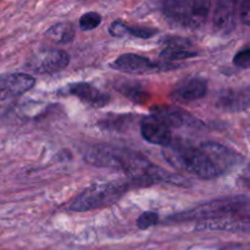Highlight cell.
<instances>
[{"instance_id": "obj_1", "label": "cell", "mask_w": 250, "mask_h": 250, "mask_svg": "<svg viewBox=\"0 0 250 250\" xmlns=\"http://www.w3.org/2000/svg\"><path fill=\"white\" fill-rule=\"evenodd\" d=\"M84 160L97 167L124 171L133 186H150L165 181L173 185H183L185 180L173 176L164 168L151 164L141 153L110 144H95L84 154Z\"/></svg>"}, {"instance_id": "obj_2", "label": "cell", "mask_w": 250, "mask_h": 250, "mask_svg": "<svg viewBox=\"0 0 250 250\" xmlns=\"http://www.w3.org/2000/svg\"><path fill=\"white\" fill-rule=\"evenodd\" d=\"M164 158L176 168L187 171L203 180H212L221 176V171L216 167L211 159L204 150L185 144L183 142L175 143L171 141L167 146H164Z\"/></svg>"}, {"instance_id": "obj_3", "label": "cell", "mask_w": 250, "mask_h": 250, "mask_svg": "<svg viewBox=\"0 0 250 250\" xmlns=\"http://www.w3.org/2000/svg\"><path fill=\"white\" fill-rule=\"evenodd\" d=\"M210 0H163L161 10L168 23L183 29L204 26L210 14Z\"/></svg>"}, {"instance_id": "obj_4", "label": "cell", "mask_w": 250, "mask_h": 250, "mask_svg": "<svg viewBox=\"0 0 250 250\" xmlns=\"http://www.w3.org/2000/svg\"><path fill=\"white\" fill-rule=\"evenodd\" d=\"M132 186L133 185L131 181L95 183L83 189L72 200L70 204V210L76 212H85L110 207L119 202Z\"/></svg>"}, {"instance_id": "obj_5", "label": "cell", "mask_w": 250, "mask_h": 250, "mask_svg": "<svg viewBox=\"0 0 250 250\" xmlns=\"http://www.w3.org/2000/svg\"><path fill=\"white\" fill-rule=\"evenodd\" d=\"M248 208L249 200L244 195L226 197L212 200L207 204H202L194 209L188 210V211L173 215L170 217V220L177 222L190 221V220L205 221V220L219 219V217L229 216V215L248 214Z\"/></svg>"}, {"instance_id": "obj_6", "label": "cell", "mask_w": 250, "mask_h": 250, "mask_svg": "<svg viewBox=\"0 0 250 250\" xmlns=\"http://www.w3.org/2000/svg\"><path fill=\"white\" fill-rule=\"evenodd\" d=\"M110 67L122 73L128 75H143V73L161 72V71L173 70L180 67L178 63L164 61V62H154L146 56L138 54L127 53L120 55L114 62L110 63Z\"/></svg>"}, {"instance_id": "obj_7", "label": "cell", "mask_w": 250, "mask_h": 250, "mask_svg": "<svg viewBox=\"0 0 250 250\" xmlns=\"http://www.w3.org/2000/svg\"><path fill=\"white\" fill-rule=\"evenodd\" d=\"M70 63V55L62 49H45L32 56L26 63L27 70L38 75H51L65 70Z\"/></svg>"}, {"instance_id": "obj_8", "label": "cell", "mask_w": 250, "mask_h": 250, "mask_svg": "<svg viewBox=\"0 0 250 250\" xmlns=\"http://www.w3.org/2000/svg\"><path fill=\"white\" fill-rule=\"evenodd\" d=\"M36 84V78L28 73L0 75V105L24 94Z\"/></svg>"}, {"instance_id": "obj_9", "label": "cell", "mask_w": 250, "mask_h": 250, "mask_svg": "<svg viewBox=\"0 0 250 250\" xmlns=\"http://www.w3.org/2000/svg\"><path fill=\"white\" fill-rule=\"evenodd\" d=\"M141 134L148 143L154 146H167L172 141L170 127L153 114L142 119Z\"/></svg>"}, {"instance_id": "obj_10", "label": "cell", "mask_w": 250, "mask_h": 250, "mask_svg": "<svg viewBox=\"0 0 250 250\" xmlns=\"http://www.w3.org/2000/svg\"><path fill=\"white\" fill-rule=\"evenodd\" d=\"M200 149L204 150L209 155L212 163L216 165V167L221 171V173L229 172L234 166L239 165L242 161V155L237 151L232 150L229 146H222L219 143H212V142H207L200 146Z\"/></svg>"}, {"instance_id": "obj_11", "label": "cell", "mask_w": 250, "mask_h": 250, "mask_svg": "<svg viewBox=\"0 0 250 250\" xmlns=\"http://www.w3.org/2000/svg\"><path fill=\"white\" fill-rule=\"evenodd\" d=\"M208 92V83L204 78L192 77L182 81L171 92L170 98L180 104H188L205 97Z\"/></svg>"}, {"instance_id": "obj_12", "label": "cell", "mask_w": 250, "mask_h": 250, "mask_svg": "<svg viewBox=\"0 0 250 250\" xmlns=\"http://www.w3.org/2000/svg\"><path fill=\"white\" fill-rule=\"evenodd\" d=\"M151 114L165 122L170 128H180L182 126H194L198 120L189 112L178 106L171 105H158L151 109Z\"/></svg>"}, {"instance_id": "obj_13", "label": "cell", "mask_w": 250, "mask_h": 250, "mask_svg": "<svg viewBox=\"0 0 250 250\" xmlns=\"http://www.w3.org/2000/svg\"><path fill=\"white\" fill-rule=\"evenodd\" d=\"M239 0H219L214 12V27L221 33H231L236 27Z\"/></svg>"}, {"instance_id": "obj_14", "label": "cell", "mask_w": 250, "mask_h": 250, "mask_svg": "<svg viewBox=\"0 0 250 250\" xmlns=\"http://www.w3.org/2000/svg\"><path fill=\"white\" fill-rule=\"evenodd\" d=\"M249 89H226L222 90L216 99V107L227 112L246 111L249 107Z\"/></svg>"}, {"instance_id": "obj_15", "label": "cell", "mask_w": 250, "mask_h": 250, "mask_svg": "<svg viewBox=\"0 0 250 250\" xmlns=\"http://www.w3.org/2000/svg\"><path fill=\"white\" fill-rule=\"evenodd\" d=\"M70 94L75 95L85 104L93 107H104L110 102V95L102 92L94 85L85 82H78L70 84L68 87Z\"/></svg>"}, {"instance_id": "obj_16", "label": "cell", "mask_w": 250, "mask_h": 250, "mask_svg": "<svg viewBox=\"0 0 250 250\" xmlns=\"http://www.w3.org/2000/svg\"><path fill=\"white\" fill-rule=\"evenodd\" d=\"M198 229H212V231H249L248 215H229L219 219L200 221Z\"/></svg>"}, {"instance_id": "obj_17", "label": "cell", "mask_w": 250, "mask_h": 250, "mask_svg": "<svg viewBox=\"0 0 250 250\" xmlns=\"http://www.w3.org/2000/svg\"><path fill=\"white\" fill-rule=\"evenodd\" d=\"M164 61L177 62L187 59L197 58V51L192 50V43L183 38H170L166 42V48L160 53Z\"/></svg>"}, {"instance_id": "obj_18", "label": "cell", "mask_w": 250, "mask_h": 250, "mask_svg": "<svg viewBox=\"0 0 250 250\" xmlns=\"http://www.w3.org/2000/svg\"><path fill=\"white\" fill-rule=\"evenodd\" d=\"M110 36L122 38V37L131 36L134 38L149 39L159 33L158 29L150 28V27H132L126 24L122 21H114L109 27Z\"/></svg>"}, {"instance_id": "obj_19", "label": "cell", "mask_w": 250, "mask_h": 250, "mask_svg": "<svg viewBox=\"0 0 250 250\" xmlns=\"http://www.w3.org/2000/svg\"><path fill=\"white\" fill-rule=\"evenodd\" d=\"M75 27L70 22H59L45 32L46 38L58 44H67L75 39Z\"/></svg>"}, {"instance_id": "obj_20", "label": "cell", "mask_w": 250, "mask_h": 250, "mask_svg": "<svg viewBox=\"0 0 250 250\" xmlns=\"http://www.w3.org/2000/svg\"><path fill=\"white\" fill-rule=\"evenodd\" d=\"M117 90L134 104H144L150 99V94L138 82H122L116 85Z\"/></svg>"}, {"instance_id": "obj_21", "label": "cell", "mask_w": 250, "mask_h": 250, "mask_svg": "<svg viewBox=\"0 0 250 250\" xmlns=\"http://www.w3.org/2000/svg\"><path fill=\"white\" fill-rule=\"evenodd\" d=\"M134 117L131 114H124V115H112L109 114V116L105 120L100 121L98 124V126H100L102 128L110 129V131H126L131 124L133 122Z\"/></svg>"}, {"instance_id": "obj_22", "label": "cell", "mask_w": 250, "mask_h": 250, "mask_svg": "<svg viewBox=\"0 0 250 250\" xmlns=\"http://www.w3.org/2000/svg\"><path fill=\"white\" fill-rule=\"evenodd\" d=\"M103 19L100 16V14L94 11L85 12L84 15H82L80 19V27L82 31H92V29L99 27V24L102 23Z\"/></svg>"}, {"instance_id": "obj_23", "label": "cell", "mask_w": 250, "mask_h": 250, "mask_svg": "<svg viewBox=\"0 0 250 250\" xmlns=\"http://www.w3.org/2000/svg\"><path fill=\"white\" fill-rule=\"evenodd\" d=\"M159 215L154 211H146L137 219V227L139 229H148L159 224Z\"/></svg>"}, {"instance_id": "obj_24", "label": "cell", "mask_w": 250, "mask_h": 250, "mask_svg": "<svg viewBox=\"0 0 250 250\" xmlns=\"http://www.w3.org/2000/svg\"><path fill=\"white\" fill-rule=\"evenodd\" d=\"M233 65L237 67H241L247 70L250 66V49L246 48L243 50L238 51L233 58Z\"/></svg>"}, {"instance_id": "obj_25", "label": "cell", "mask_w": 250, "mask_h": 250, "mask_svg": "<svg viewBox=\"0 0 250 250\" xmlns=\"http://www.w3.org/2000/svg\"><path fill=\"white\" fill-rule=\"evenodd\" d=\"M238 14L244 26L250 24V0H239Z\"/></svg>"}]
</instances>
